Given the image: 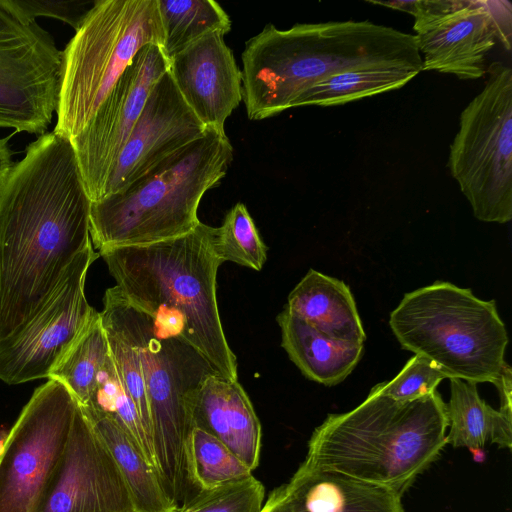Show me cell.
I'll list each match as a JSON object with an SVG mask.
<instances>
[{"label": "cell", "instance_id": "f546056e", "mask_svg": "<svg viewBox=\"0 0 512 512\" xmlns=\"http://www.w3.org/2000/svg\"><path fill=\"white\" fill-rule=\"evenodd\" d=\"M265 489L253 474L198 491L176 512H261Z\"/></svg>", "mask_w": 512, "mask_h": 512}, {"label": "cell", "instance_id": "277c9868", "mask_svg": "<svg viewBox=\"0 0 512 512\" xmlns=\"http://www.w3.org/2000/svg\"><path fill=\"white\" fill-rule=\"evenodd\" d=\"M446 403L435 391L412 401L371 392L354 409L329 414L302 462L402 495L447 444Z\"/></svg>", "mask_w": 512, "mask_h": 512}, {"label": "cell", "instance_id": "8fae6325", "mask_svg": "<svg viewBox=\"0 0 512 512\" xmlns=\"http://www.w3.org/2000/svg\"><path fill=\"white\" fill-rule=\"evenodd\" d=\"M61 68L62 51L51 34L0 0V128L47 132Z\"/></svg>", "mask_w": 512, "mask_h": 512}, {"label": "cell", "instance_id": "83f0119b", "mask_svg": "<svg viewBox=\"0 0 512 512\" xmlns=\"http://www.w3.org/2000/svg\"><path fill=\"white\" fill-rule=\"evenodd\" d=\"M214 250L219 259L260 271L267 260V246L243 203L226 214L220 227H214Z\"/></svg>", "mask_w": 512, "mask_h": 512}, {"label": "cell", "instance_id": "d6986e66", "mask_svg": "<svg viewBox=\"0 0 512 512\" xmlns=\"http://www.w3.org/2000/svg\"><path fill=\"white\" fill-rule=\"evenodd\" d=\"M282 487L290 512H404L391 489L304 463Z\"/></svg>", "mask_w": 512, "mask_h": 512}, {"label": "cell", "instance_id": "52a82bcc", "mask_svg": "<svg viewBox=\"0 0 512 512\" xmlns=\"http://www.w3.org/2000/svg\"><path fill=\"white\" fill-rule=\"evenodd\" d=\"M150 44H163L157 0L94 1L62 51L53 132L69 140L79 134L136 54Z\"/></svg>", "mask_w": 512, "mask_h": 512}, {"label": "cell", "instance_id": "30bf717a", "mask_svg": "<svg viewBox=\"0 0 512 512\" xmlns=\"http://www.w3.org/2000/svg\"><path fill=\"white\" fill-rule=\"evenodd\" d=\"M78 402L48 379L23 408L0 452V512H34L66 444Z\"/></svg>", "mask_w": 512, "mask_h": 512}, {"label": "cell", "instance_id": "603a6c76", "mask_svg": "<svg viewBox=\"0 0 512 512\" xmlns=\"http://www.w3.org/2000/svg\"><path fill=\"white\" fill-rule=\"evenodd\" d=\"M451 396L446 404L449 432L447 443L471 452L486 445L512 446V413L495 410L481 399L477 384L450 379Z\"/></svg>", "mask_w": 512, "mask_h": 512}, {"label": "cell", "instance_id": "6da1fadb", "mask_svg": "<svg viewBox=\"0 0 512 512\" xmlns=\"http://www.w3.org/2000/svg\"><path fill=\"white\" fill-rule=\"evenodd\" d=\"M90 208L70 140L52 131L31 142L0 188V348L92 243Z\"/></svg>", "mask_w": 512, "mask_h": 512}, {"label": "cell", "instance_id": "836d02e7", "mask_svg": "<svg viewBox=\"0 0 512 512\" xmlns=\"http://www.w3.org/2000/svg\"><path fill=\"white\" fill-rule=\"evenodd\" d=\"M10 137L0 138V188L8 177L14 162L8 142Z\"/></svg>", "mask_w": 512, "mask_h": 512}, {"label": "cell", "instance_id": "9c48e42d", "mask_svg": "<svg viewBox=\"0 0 512 512\" xmlns=\"http://www.w3.org/2000/svg\"><path fill=\"white\" fill-rule=\"evenodd\" d=\"M121 297L140 352L159 476L179 504L188 486L184 445L191 426L186 396L214 372L196 350L176 337L160 335L150 316Z\"/></svg>", "mask_w": 512, "mask_h": 512}, {"label": "cell", "instance_id": "ffe728a7", "mask_svg": "<svg viewBox=\"0 0 512 512\" xmlns=\"http://www.w3.org/2000/svg\"><path fill=\"white\" fill-rule=\"evenodd\" d=\"M284 307L332 338L359 344L366 340L352 292L339 279L310 269Z\"/></svg>", "mask_w": 512, "mask_h": 512}, {"label": "cell", "instance_id": "4316f807", "mask_svg": "<svg viewBox=\"0 0 512 512\" xmlns=\"http://www.w3.org/2000/svg\"><path fill=\"white\" fill-rule=\"evenodd\" d=\"M184 458L188 483L198 491L252 475V470L222 441L196 426L188 432Z\"/></svg>", "mask_w": 512, "mask_h": 512}, {"label": "cell", "instance_id": "5b68a950", "mask_svg": "<svg viewBox=\"0 0 512 512\" xmlns=\"http://www.w3.org/2000/svg\"><path fill=\"white\" fill-rule=\"evenodd\" d=\"M232 158L226 133L206 128L126 188L91 202L93 247L147 245L191 232L200 223L202 197L226 175Z\"/></svg>", "mask_w": 512, "mask_h": 512}, {"label": "cell", "instance_id": "ba28073f", "mask_svg": "<svg viewBox=\"0 0 512 512\" xmlns=\"http://www.w3.org/2000/svg\"><path fill=\"white\" fill-rule=\"evenodd\" d=\"M486 73L460 114L447 165L474 216L504 224L512 219V70L493 62Z\"/></svg>", "mask_w": 512, "mask_h": 512}, {"label": "cell", "instance_id": "9a60e30c", "mask_svg": "<svg viewBox=\"0 0 512 512\" xmlns=\"http://www.w3.org/2000/svg\"><path fill=\"white\" fill-rule=\"evenodd\" d=\"M34 512H136L116 461L79 405Z\"/></svg>", "mask_w": 512, "mask_h": 512}, {"label": "cell", "instance_id": "2e32d148", "mask_svg": "<svg viewBox=\"0 0 512 512\" xmlns=\"http://www.w3.org/2000/svg\"><path fill=\"white\" fill-rule=\"evenodd\" d=\"M205 130L167 71L150 91L108 178L103 198L126 188Z\"/></svg>", "mask_w": 512, "mask_h": 512}, {"label": "cell", "instance_id": "4dcf8cb0", "mask_svg": "<svg viewBox=\"0 0 512 512\" xmlns=\"http://www.w3.org/2000/svg\"><path fill=\"white\" fill-rule=\"evenodd\" d=\"M445 378L434 362L415 354L395 378L376 384L371 392L397 401H412L434 393L437 385Z\"/></svg>", "mask_w": 512, "mask_h": 512}, {"label": "cell", "instance_id": "7402d4cb", "mask_svg": "<svg viewBox=\"0 0 512 512\" xmlns=\"http://www.w3.org/2000/svg\"><path fill=\"white\" fill-rule=\"evenodd\" d=\"M80 407L116 461L128 486L135 511L176 512L179 505L168 495L157 471L118 422L95 406Z\"/></svg>", "mask_w": 512, "mask_h": 512}, {"label": "cell", "instance_id": "5bb4252c", "mask_svg": "<svg viewBox=\"0 0 512 512\" xmlns=\"http://www.w3.org/2000/svg\"><path fill=\"white\" fill-rule=\"evenodd\" d=\"M168 69V58L160 46L143 47L86 127L70 139L91 202L103 198L108 178L150 91Z\"/></svg>", "mask_w": 512, "mask_h": 512}, {"label": "cell", "instance_id": "44dd1931", "mask_svg": "<svg viewBox=\"0 0 512 512\" xmlns=\"http://www.w3.org/2000/svg\"><path fill=\"white\" fill-rule=\"evenodd\" d=\"M276 320L281 346L309 380L334 386L346 379L362 357L363 344L332 338L285 307Z\"/></svg>", "mask_w": 512, "mask_h": 512}, {"label": "cell", "instance_id": "7c38bea8", "mask_svg": "<svg viewBox=\"0 0 512 512\" xmlns=\"http://www.w3.org/2000/svg\"><path fill=\"white\" fill-rule=\"evenodd\" d=\"M501 1L415 0L411 15L423 71L482 78L497 40L511 49V5Z\"/></svg>", "mask_w": 512, "mask_h": 512}, {"label": "cell", "instance_id": "4fadbf2b", "mask_svg": "<svg viewBox=\"0 0 512 512\" xmlns=\"http://www.w3.org/2000/svg\"><path fill=\"white\" fill-rule=\"evenodd\" d=\"M89 244L70 264L46 306L0 348V380L21 384L47 378L72 344L99 314L85 296V280L99 257Z\"/></svg>", "mask_w": 512, "mask_h": 512}, {"label": "cell", "instance_id": "d6a6232c", "mask_svg": "<svg viewBox=\"0 0 512 512\" xmlns=\"http://www.w3.org/2000/svg\"><path fill=\"white\" fill-rule=\"evenodd\" d=\"M500 395V410L512 413L511 406V368L506 364L499 379L494 383Z\"/></svg>", "mask_w": 512, "mask_h": 512}, {"label": "cell", "instance_id": "e575fe53", "mask_svg": "<svg viewBox=\"0 0 512 512\" xmlns=\"http://www.w3.org/2000/svg\"><path fill=\"white\" fill-rule=\"evenodd\" d=\"M261 512H290L282 485L270 493Z\"/></svg>", "mask_w": 512, "mask_h": 512}, {"label": "cell", "instance_id": "cb8c5ba5", "mask_svg": "<svg viewBox=\"0 0 512 512\" xmlns=\"http://www.w3.org/2000/svg\"><path fill=\"white\" fill-rule=\"evenodd\" d=\"M422 65L376 64L332 74L314 83L294 102V107H330L402 88Z\"/></svg>", "mask_w": 512, "mask_h": 512}, {"label": "cell", "instance_id": "3957f363", "mask_svg": "<svg viewBox=\"0 0 512 512\" xmlns=\"http://www.w3.org/2000/svg\"><path fill=\"white\" fill-rule=\"evenodd\" d=\"M242 100L251 120L293 108L311 85L341 71L376 64L422 65L413 34L364 21L267 24L241 55Z\"/></svg>", "mask_w": 512, "mask_h": 512}, {"label": "cell", "instance_id": "f1b7e54d", "mask_svg": "<svg viewBox=\"0 0 512 512\" xmlns=\"http://www.w3.org/2000/svg\"><path fill=\"white\" fill-rule=\"evenodd\" d=\"M86 406H95L111 415L159 474L152 443L145 433L134 402L123 388L111 356L100 373L95 394Z\"/></svg>", "mask_w": 512, "mask_h": 512}, {"label": "cell", "instance_id": "8992f818", "mask_svg": "<svg viewBox=\"0 0 512 512\" xmlns=\"http://www.w3.org/2000/svg\"><path fill=\"white\" fill-rule=\"evenodd\" d=\"M390 328L405 350L430 359L449 379L495 383L507 364L508 335L494 300L450 282L406 293Z\"/></svg>", "mask_w": 512, "mask_h": 512}, {"label": "cell", "instance_id": "e0dca14e", "mask_svg": "<svg viewBox=\"0 0 512 512\" xmlns=\"http://www.w3.org/2000/svg\"><path fill=\"white\" fill-rule=\"evenodd\" d=\"M168 61L175 86L200 122L225 132V121L242 101V76L224 35H206Z\"/></svg>", "mask_w": 512, "mask_h": 512}, {"label": "cell", "instance_id": "d4e9b609", "mask_svg": "<svg viewBox=\"0 0 512 512\" xmlns=\"http://www.w3.org/2000/svg\"><path fill=\"white\" fill-rule=\"evenodd\" d=\"M109 357L99 313L54 366L48 379L64 384L79 405L86 406L95 394L100 373Z\"/></svg>", "mask_w": 512, "mask_h": 512}, {"label": "cell", "instance_id": "484cf974", "mask_svg": "<svg viewBox=\"0 0 512 512\" xmlns=\"http://www.w3.org/2000/svg\"><path fill=\"white\" fill-rule=\"evenodd\" d=\"M163 31L162 50L170 58L212 33L225 35L231 21L213 0H157Z\"/></svg>", "mask_w": 512, "mask_h": 512}, {"label": "cell", "instance_id": "7a4b0ae2", "mask_svg": "<svg viewBox=\"0 0 512 512\" xmlns=\"http://www.w3.org/2000/svg\"><path fill=\"white\" fill-rule=\"evenodd\" d=\"M214 227L200 222L182 236L98 251L115 287L150 316L160 335L196 350L214 373L238 380L237 359L224 333L216 297L223 263L213 244Z\"/></svg>", "mask_w": 512, "mask_h": 512}, {"label": "cell", "instance_id": "ac0fdd59", "mask_svg": "<svg viewBox=\"0 0 512 512\" xmlns=\"http://www.w3.org/2000/svg\"><path fill=\"white\" fill-rule=\"evenodd\" d=\"M190 426L222 441L250 470L260 459L262 429L253 405L238 380L207 375L186 396Z\"/></svg>", "mask_w": 512, "mask_h": 512}, {"label": "cell", "instance_id": "1f68e13d", "mask_svg": "<svg viewBox=\"0 0 512 512\" xmlns=\"http://www.w3.org/2000/svg\"><path fill=\"white\" fill-rule=\"evenodd\" d=\"M14 11L28 20L37 17H51L70 26L75 31L80 27L86 14L92 7L89 1H50V0H4Z\"/></svg>", "mask_w": 512, "mask_h": 512}]
</instances>
